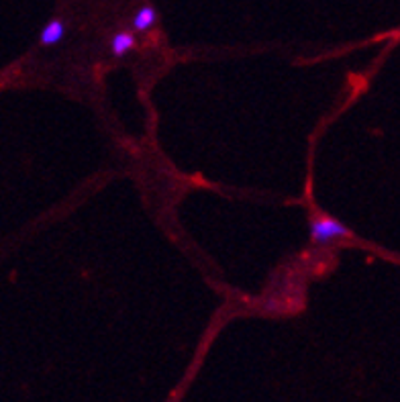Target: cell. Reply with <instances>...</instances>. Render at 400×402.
Listing matches in <instances>:
<instances>
[{
  "label": "cell",
  "mask_w": 400,
  "mask_h": 402,
  "mask_svg": "<svg viewBox=\"0 0 400 402\" xmlns=\"http://www.w3.org/2000/svg\"><path fill=\"white\" fill-rule=\"evenodd\" d=\"M308 231H310V243H315V245H333L339 239L351 237V231L347 229L343 223H339L333 217H325V215L310 219Z\"/></svg>",
  "instance_id": "6da1fadb"
},
{
  "label": "cell",
  "mask_w": 400,
  "mask_h": 402,
  "mask_svg": "<svg viewBox=\"0 0 400 402\" xmlns=\"http://www.w3.org/2000/svg\"><path fill=\"white\" fill-rule=\"evenodd\" d=\"M65 39V25H63V21L61 19H54V21H50L45 27H43V31H41V45H45V47H54V45H59L61 41Z\"/></svg>",
  "instance_id": "7a4b0ae2"
},
{
  "label": "cell",
  "mask_w": 400,
  "mask_h": 402,
  "mask_svg": "<svg viewBox=\"0 0 400 402\" xmlns=\"http://www.w3.org/2000/svg\"><path fill=\"white\" fill-rule=\"evenodd\" d=\"M133 29L139 31V33H145L149 31L156 23H158V10L151 6V4H145L141 6L135 14H133Z\"/></svg>",
  "instance_id": "3957f363"
},
{
  "label": "cell",
  "mask_w": 400,
  "mask_h": 402,
  "mask_svg": "<svg viewBox=\"0 0 400 402\" xmlns=\"http://www.w3.org/2000/svg\"><path fill=\"white\" fill-rule=\"evenodd\" d=\"M135 45H137V41H135V35L131 31H118L111 39V52H113L114 58L127 56L131 50H135Z\"/></svg>",
  "instance_id": "277c9868"
}]
</instances>
